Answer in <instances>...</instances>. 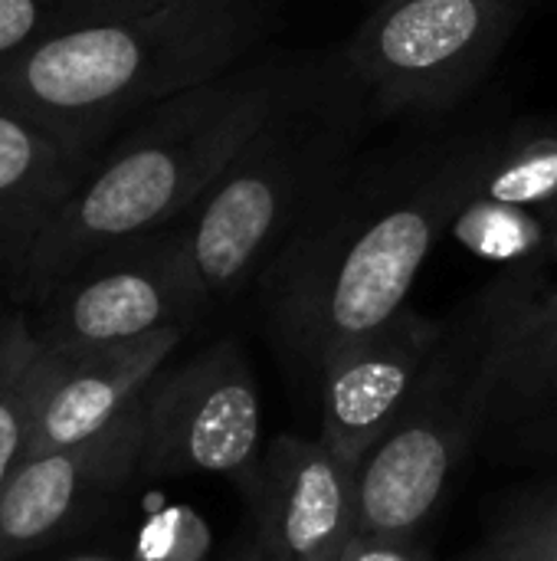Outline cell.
Returning a JSON list of instances; mask_svg holds the SVG:
<instances>
[{
	"label": "cell",
	"instance_id": "obj_20",
	"mask_svg": "<svg viewBox=\"0 0 557 561\" xmlns=\"http://www.w3.org/2000/svg\"><path fill=\"white\" fill-rule=\"evenodd\" d=\"M341 561H427L414 539H384V536H355Z\"/></svg>",
	"mask_w": 557,
	"mask_h": 561
},
{
	"label": "cell",
	"instance_id": "obj_11",
	"mask_svg": "<svg viewBox=\"0 0 557 561\" xmlns=\"http://www.w3.org/2000/svg\"><path fill=\"white\" fill-rule=\"evenodd\" d=\"M443 319L404 306L371 335L338 348L318 371V440L351 470L384 440L410 398Z\"/></svg>",
	"mask_w": 557,
	"mask_h": 561
},
{
	"label": "cell",
	"instance_id": "obj_16",
	"mask_svg": "<svg viewBox=\"0 0 557 561\" xmlns=\"http://www.w3.org/2000/svg\"><path fill=\"white\" fill-rule=\"evenodd\" d=\"M446 233L466 253L499 263L506 270H535L548 256L555 260L557 220L466 191L456 201Z\"/></svg>",
	"mask_w": 557,
	"mask_h": 561
},
{
	"label": "cell",
	"instance_id": "obj_3",
	"mask_svg": "<svg viewBox=\"0 0 557 561\" xmlns=\"http://www.w3.org/2000/svg\"><path fill=\"white\" fill-rule=\"evenodd\" d=\"M259 0H161L0 59V105L98 158L148 108L253 59Z\"/></svg>",
	"mask_w": 557,
	"mask_h": 561
},
{
	"label": "cell",
	"instance_id": "obj_18",
	"mask_svg": "<svg viewBox=\"0 0 557 561\" xmlns=\"http://www.w3.org/2000/svg\"><path fill=\"white\" fill-rule=\"evenodd\" d=\"M144 7L128 0H0V59L49 36L125 16Z\"/></svg>",
	"mask_w": 557,
	"mask_h": 561
},
{
	"label": "cell",
	"instance_id": "obj_5",
	"mask_svg": "<svg viewBox=\"0 0 557 561\" xmlns=\"http://www.w3.org/2000/svg\"><path fill=\"white\" fill-rule=\"evenodd\" d=\"M545 289L542 266L502 270L463 299L394 427L358 467V536L414 539L479 440L502 355Z\"/></svg>",
	"mask_w": 557,
	"mask_h": 561
},
{
	"label": "cell",
	"instance_id": "obj_2",
	"mask_svg": "<svg viewBox=\"0 0 557 561\" xmlns=\"http://www.w3.org/2000/svg\"><path fill=\"white\" fill-rule=\"evenodd\" d=\"M299 56L259 53L135 118L43 224L7 293L33 306L85 260L174 227L269 118Z\"/></svg>",
	"mask_w": 557,
	"mask_h": 561
},
{
	"label": "cell",
	"instance_id": "obj_6",
	"mask_svg": "<svg viewBox=\"0 0 557 561\" xmlns=\"http://www.w3.org/2000/svg\"><path fill=\"white\" fill-rule=\"evenodd\" d=\"M519 0H378L341 56L378 118L463 102L502 56Z\"/></svg>",
	"mask_w": 557,
	"mask_h": 561
},
{
	"label": "cell",
	"instance_id": "obj_14",
	"mask_svg": "<svg viewBox=\"0 0 557 561\" xmlns=\"http://www.w3.org/2000/svg\"><path fill=\"white\" fill-rule=\"evenodd\" d=\"M92 161L0 105V247L10 253L13 270Z\"/></svg>",
	"mask_w": 557,
	"mask_h": 561
},
{
	"label": "cell",
	"instance_id": "obj_12",
	"mask_svg": "<svg viewBox=\"0 0 557 561\" xmlns=\"http://www.w3.org/2000/svg\"><path fill=\"white\" fill-rule=\"evenodd\" d=\"M184 335L187 329H161L125 345L89 352L43 348L33 391V427L23 460L89 440L115 424L144 394Z\"/></svg>",
	"mask_w": 557,
	"mask_h": 561
},
{
	"label": "cell",
	"instance_id": "obj_19",
	"mask_svg": "<svg viewBox=\"0 0 557 561\" xmlns=\"http://www.w3.org/2000/svg\"><path fill=\"white\" fill-rule=\"evenodd\" d=\"M476 561H557V477L502 510Z\"/></svg>",
	"mask_w": 557,
	"mask_h": 561
},
{
	"label": "cell",
	"instance_id": "obj_15",
	"mask_svg": "<svg viewBox=\"0 0 557 561\" xmlns=\"http://www.w3.org/2000/svg\"><path fill=\"white\" fill-rule=\"evenodd\" d=\"M463 191L557 220V122L479 135Z\"/></svg>",
	"mask_w": 557,
	"mask_h": 561
},
{
	"label": "cell",
	"instance_id": "obj_8",
	"mask_svg": "<svg viewBox=\"0 0 557 561\" xmlns=\"http://www.w3.org/2000/svg\"><path fill=\"white\" fill-rule=\"evenodd\" d=\"M263 460V401L236 339L161 368L144 391L138 477H233L246 486Z\"/></svg>",
	"mask_w": 557,
	"mask_h": 561
},
{
	"label": "cell",
	"instance_id": "obj_9",
	"mask_svg": "<svg viewBox=\"0 0 557 561\" xmlns=\"http://www.w3.org/2000/svg\"><path fill=\"white\" fill-rule=\"evenodd\" d=\"M243 490L253 510L243 561H341L358 536V470L322 440L276 437Z\"/></svg>",
	"mask_w": 557,
	"mask_h": 561
},
{
	"label": "cell",
	"instance_id": "obj_1",
	"mask_svg": "<svg viewBox=\"0 0 557 561\" xmlns=\"http://www.w3.org/2000/svg\"><path fill=\"white\" fill-rule=\"evenodd\" d=\"M479 135H433L361 151L256 283L282 358L318 378L345 345L394 319L446 233Z\"/></svg>",
	"mask_w": 557,
	"mask_h": 561
},
{
	"label": "cell",
	"instance_id": "obj_4",
	"mask_svg": "<svg viewBox=\"0 0 557 561\" xmlns=\"http://www.w3.org/2000/svg\"><path fill=\"white\" fill-rule=\"evenodd\" d=\"M374 118L341 53L302 59L269 118L174 224L207 309L263 279L302 220L364 151Z\"/></svg>",
	"mask_w": 557,
	"mask_h": 561
},
{
	"label": "cell",
	"instance_id": "obj_17",
	"mask_svg": "<svg viewBox=\"0 0 557 561\" xmlns=\"http://www.w3.org/2000/svg\"><path fill=\"white\" fill-rule=\"evenodd\" d=\"M43 345L30 316L0 319V496L16 477L33 427V391Z\"/></svg>",
	"mask_w": 557,
	"mask_h": 561
},
{
	"label": "cell",
	"instance_id": "obj_13",
	"mask_svg": "<svg viewBox=\"0 0 557 561\" xmlns=\"http://www.w3.org/2000/svg\"><path fill=\"white\" fill-rule=\"evenodd\" d=\"M476 450L499 463H557V289L522 316L479 427Z\"/></svg>",
	"mask_w": 557,
	"mask_h": 561
},
{
	"label": "cell",
	"instance_id": "obj_7",
	"mask_svg": "<svg viewBox=\"0 0 557 561\" xmlns=\"http://www.w3.org/2000/svg\"><path fill=\"white\" fill-rule=\"evenodd\" d=\"M30 309L46 352L125 345L161 329H190L210 312L174 227L85 260Z\"/></svg>",
	"mask_w": 557,
	"mask_h": 561
},
{
	"label": "cell",
	"instance_id": "obj_23",
	"mask_svg": "<svg viewBox=\"0 0 557 561\" xmlns=\"http://www.w3.org/2000/svg\"><path fill=\"white\" fill-rule=\"evenodd\" d=\"M555 263H557V240H555Z\"/></svg>",
	"mask_w": 557,
	"mask_h": 561
},
{
	"label": "cell",
	"instance_id": "obj_22",
	"mask_svg": "<svg viewBox=\"0 0 557 561\" xmlns=\"http://www.w3.org/2000/svg\"><path fill=\"white\" fill-rule=\"evenodd\" d=\"M62 561H118V559H108V556H72V559H62Z\"/></svg>",
	"mask_w": 557,
	"mask_h": 561
},
{
	"label": "cell",
	"instance_id": "obj_10",
	"mask_svg": "<svg viewBox=\"0 0 557 561\" xmlns=\"http://www.w3.org/2000/svg\"><path fill=\"white\" fill-rule=\"evenodd\" d=\"M141 447L144 394L89 440L23 460L0 496V561H16L49 546L138 477Z\"/></svg>",
	"mask_w": 557,
	"mask_h": 561
},
{
	"label": "cell",
	"instance_id": "obj_21",
	"mask_svg": "<svg viewBox=\"0 0 557 561\" xmlns=\"http://www.w3.org/2000/svg\"><path fill=\"white\" fill-rule=\"evenodd\" d=\"M10 273H13V260H10V253L0 247V289H7V283H10Z\"/></svg>",
	"mask_w": 557,
	"mask_h": 561
}]
</instances>
